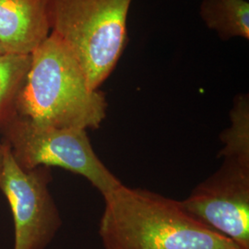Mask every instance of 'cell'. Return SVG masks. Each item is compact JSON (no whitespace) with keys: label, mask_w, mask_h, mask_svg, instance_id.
Segmentation results:
<instances>
[{"label":"cell","mask_w":249,"mask_h":249,"mask_svg":"<svg viewBox=\"0 0 249 249\" xmlns=\"http://www.w3.org/2000/svg\"><path fill=\"white\" fill-rule=\"evenodd\" d=\"M52 180L50 167L21 168L6 144L0 191L13 217V249H45L59 231L62 219L49 189Z\"/></svg>","instance_id":"5b68a950"},{"label":"cell","mask_w":249,"mask_h":249,"mask_svg":"<svg viewBox=\"0 0 249 249\" xmlns=\"http://www.w3.org/2000/svg\"><path fill=\"white\" fill-rule=\"evenodd\" d=\"M0 133L13 159L23 169L60 167L86 178L103 196L122 185L100 160L85 129L37 124L15 115Z\"/></svg>","instance_id":"277c9868"},{"label":"cell","mask_w":249,"mask_h":249,"mask_svg":"<svg viewBox=\"0 0 249 249\" xmlns=\"http://www.w3.org/2000/svg\"><path fill=\"white\" fill-rule=\"evenodd\" d=\"M199 14L206 26L223 40L249 38V3L247 0H203Z\"/></svg>","instance_id":"ba28073f"},{"label":"cell","mask_w":249,"mask_h":249,"mask_svg":"<svg viewBox=\"0 0 249 249\" xmlns=\"http://www.w3.org/2000/svg\"><path fill=\"white\" fill-rule=\"evenodd\" d=\"M221 158L219 169L181 203L197 221L249 249V158Z\"/></svg>","instance_id":"8992f818"},{"label":"cell","mask_w":249,"mask_h":249,"mask_svg":"<svg viewBox=\"0 0 249 249\" xmlns=\"http://www.w3.org/2000/svg\"><path fill=\"white\" fill-rule=\"evenodd\" d=\"M31 62V54L0 53V129L16 115V102Z\"/></svg>","instance_id":"9c48e42d"},{"label":"cell","mask_w":249,"mask_h":249,"mask_svg":"<svg viewBox=\"0 0 249 249\" xmlns=\"http://www.w3.org/2000/svg\"><path fill=\"white\" fill-rule=\"evenodd\" d=\"M5 151H6V144L0 141V172L3 167L4 159H5Z\"/></svg>","instance_id":"30bf717a"},{"label":"cell","mask_w":249,"mask_h":249,"mask_svg":"<svg viewBox=\"0 0 249 249\" xmlns=\"http://www.w3.org/2000/svg\"><path fill=\"white\" fill-rule=\"evenodd\" d=\"M53 0H0V43L31 54L51 34Z\"/></svg>","instance_id":"52a82bcc"},{"label":"cell","mask_w":249,"mask_h":249,"mask_svg":"<svg viewBox=\"0 0 249 249\" xmlns=\"http://www.w3.org/2000/svg\"><path fill=\"white\" fill-rule=\"evenodd\" d=\"M104 249H242L184 209L181 201L121 185L104 196Z\"/></svg>","instance_id":"6da1fadb"},{"label":"cell","mask_w":249,"mask_h":249,"mask_svg":"<svg viewBox=\"0 0 249 249\" xmlns=\"http://www.w3.org/2000/svg\"><path fill=\"white\" fill-rule=\"evenodd\" d=\"M31 55L16 115L56 127H100L107 118V96L100 89H90L70 47L51 33Z\"/></svg>","instance_id":"7a4b0ae2"},{"label":"cell","mask_w":249,"mask_h":249,"mask_svg":"<svg viewBox=\"0 0 249 249\" xmlns=\"http://www.w3.org/2000/svg\"><path fill=\"white\" fill-rule=\"evenodd\" d=\"M132 0H53L52 30L70 47L96 90L115 70L127 43Z\"/></svg>","instance_id":"3957f363"},{"label":"cell","mask_w":249,"mask_h":249,"mask_svg":"<svg viewBox=\"0 0 249 249\" xmlns=\"http://www.w3.org/2000/svg\"><path fill=\"white\" fill-rule=\"evenodd\" d=\"M5 52H7L6 49L4 48V46L1 45V43H0V53H5Z\"/></svg>","instance_id":"8fae6325"}]
</instances>
